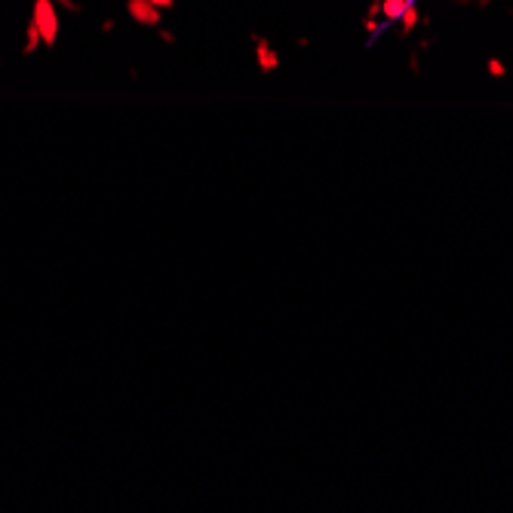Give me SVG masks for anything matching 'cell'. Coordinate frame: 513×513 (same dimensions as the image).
<instances>
[{
	"label": "cell",
	"instance_id": "obj_10",
	"mask_svg": "<svg viewBox=\"0 0 513 513\" xmlns=\"http://www.w3.org/2000/svg\"><path fill=\"white\" fill-rule=\"evenodd\" d=\"M151 4L160 6V10L166 13V10H175V4H179V0H151Z\"/></svg>",
	"mask_w": 513,
	"mask_h": 513
},
{
	"label": "cell",
	"instance_id": "obj_5",
	"mask_svg": "<svg viewBox=\"0 0 513 513\" xmlns=\"http://www.w3.org/2000/svg\"><path fill=\"white\" fill-rule=\"evenodd\" d=\"M403 10H406V0H381V19L388 22V25L400 22Z\"/></svg>",
	"mask_w": 513,
	"mask_h": 513
},
{
	"label": "cell",
	"instance_id": "obj_12",
	"mask_svg": "<svg viewBox=\"0 0 513 513\" xmlns=\"http://www.w3.org/2000/svg\"><path fill=\"white\" fill-rule=\"evenodd\" d=\"M476 4H479V6H489V4H492V0H476Z\"/></svg>",
	"mask_w": 513,
	"mask_h": 513
},
{
	"label": "cell",
	"instance_id": "obj_13",
	"mask_svg": "<svg viewBox=\"0 0 513 513\" xmlns=\"http://www.w3.org/2000/svg\"><path fill=\"white\" fill-rule=\"evenodd\" d=\"M510 15H513V10H510Z\"/></svg>",
	"mask_w": 513,
	"mask_h": 513
},
{
	"label": "cell",
	"instance_id": "obj_8",
	"mask_svg": "<svg viewBox=\"0 0 513 513\" xmlns=\"http://www.w3.org/2000/svg\"><path fill=\"white\" fill-rule=\"evenodd\" d=\"M157 37L163 40L166 46H175V40H179V37H175V31H163V28H157Z\"/></svg>",
	"mask_w": 513,
	"mask_h": 513
},
{
	"label": "cell",
	"instance_id": "obj_9",
	"mask_svg": "<svg viewBox=\"0 0 513 513\" xmlns=\"http://www.w3.org/2000/svg\"><path fill=\"white\" fill-rule=\"evenodd\" d=\"M56 4H58V6H65L68 13H83V6L77 4V0H56Z\"/></svg>",
	"mask_w": 513,
	"mask_h": 513
},
{
	"label": "cell",
	"instance_id": "obj_3",
	"mask_svg": "<svg viewBox=\"0 0 513 513\" xmlns=\"http://www.w3.org/2000/svg\"><path fill=\"white\" fill-rule=\"evenodd\" d=\"M252 46H255V62H258V71L265 74H274L277 68H280V53L271 46V40H267L265 34H258V31H252Z\"/></svg>",
	"mask_w": 513,
	"mask_h": 513
},
{
	"label": "cell",
	"instance_id": "obj_7",
	"mask_svg": "<svg viewBox=\"0 0 513 513\" xmlns=\"http://www.w3.org/2000/svg\"><path fill=\"white\" fill-rule=\"evenodd\" d=\"M486 68H489L492 77H504V74H507V68H504V62H498V58H489V62H486Z\"/></svg>",
	"mask_w": 513,
	"mask_h": 513
},
{
	"label": "cell",
	"instance_id": "obj_2",
	"mask_svg": "<svg viewBox=\"0 0 513 513\" xmlns=\"http://www.w3.org/2000/svg\"><path fill=\"white\" fill-rule=\"evenodd\" d=\"M126 15H129L136 25L151 28V31H157L160 25H163V10L154 6L151 0H126Z\"/></svg>",
	"mask_w": 513,
	"mask_h": 513
},
{
	"label": "cell",
	"instance_id": "obj_11",
	"mask_svg": "<svg viewBox=\"0 0 513 513\" xmlns=\"http://www.w3.org/2000/svg\"><path fill=\"white\" fill-rule=\"evenodd\" d=\"M102 31H114V19H105L102 22Z\"/></svg>",
	"mask_w": 513,
	"mask_h": 513
},
{
	"label": "cell",
	"instance_id": "obj_6",
	"mask_svg": "<svg viewBox=\"0 0 513 513\" xmlns=\"http://www.w3.org/2000/svg\"><path fill=\"white\" fill-rule=\"evenodd\" d=\"M40 44H44V37H40V28H37L34 22H28V28H25V46H22V53L31 56Z\"/></svg>",
	"mask_w": 513,
	"mask_h": 513
},
{
	"label": "cell",
	"instance_id": "obj_1",
	"mask_svg": "<svg viewBox=\"0 0 513 513\" xmlns=\"http://www.w3.org/2000/svg\"><path fill=\"white\" fill-rule=\"evenodd\" d=\"M31 22L40 28V37H44V46L53 49L58 40V31H62V22H58V10L56 0H34V15Z\"/></svg>",
	"mask_w": 513,
	"mask_h": 513
},
{
	"label": "cell",
	"instance_id": "obj_4",
	"mask_svg": "<svg viewBox=\"0 0 513 513\" xmlns=\"http://www.w3.org/2000/svg\"><path fill=\"white\" fill-rule=\"evenodd\" d=\"M418 28V0H406V10L400 15V34L409 37Z\"/></svg>",
	"mask_w": 513,
	"mask_h": 513
}]
</instances>
